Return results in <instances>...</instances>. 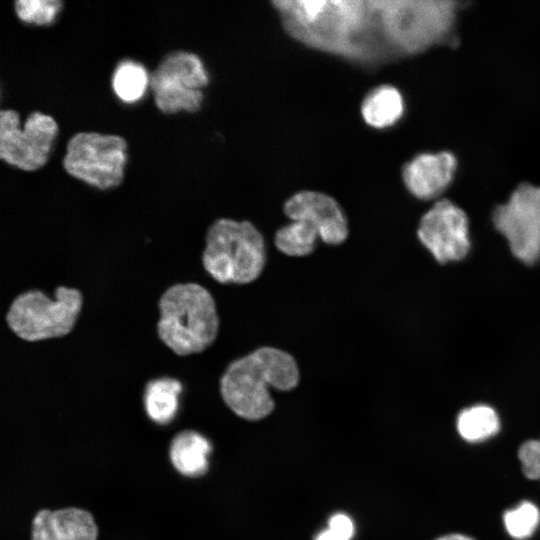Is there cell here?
Masks as SVG:
<instances>
[{
  "instance_id": "cell-1",
  "label": "cell",
  "mask_w": 540,
  "mask_h": 540,
  "mask_svg": "<svg viewBox=\"0 0 540 540\" xmlns=\"http://www.w3.org/2000/svg\"><path fill=\"white\" fill-rule=\"evenodd\" d=\"M285 31L314 49L363 64L381 56L377 21L369 1L274 0Z\"/></svg>"
},
{
  "instance_id": "cell-2",
  "label": "cell",
  "mask_w": 540,
  "mask_h": 540,
  "mask_svg": "<svg viewBox=\"0 0 540 540\" xmlns=\"http://www.w3.org/2000/svg\"><path fill=\"white\" fill-rule=\"evenodd\" d=\"M300 381L301 369L294 355L280 347L262 345L225 367L219 391L234 414L258 421L274 410L271 389L288 392Z\"/></svg>"
},
{
  "instance_id": "cell-3",
  "label": "cell",
  "mask_w": 540,
  "mask_h": 540,
  "mask_svg": "<svg viewBox=\"0 0 540 540\" xmlns=\"http://www.w3.org/2000/svg\"><path fill=\"white\" fill-rule=\"evenodd\" d=\"M158 307L157 334L176 355L200 353L215 342L220 319L215 299L204 286L176 283L162 293Z\"/></svg>"
},
{
  "instance_id": "cell-4",
  "label": "cell",
  "mask_w": 540,
  "mask_h": 540,
  "mask_svg": "<svg viewBox=\"0 0 540 540\" xmlns=\"http://www.w3.org/2000/svg\"><path fill=\"white\" fill-rule=\"evenodd\" d=\"M283 213L290 222L276 230L273 244L285 256L304 258L316 251L319 240L335 247L349 237V222L343 208L326 193L299 191L284 202Z\"/></svg>"
},
{
  "instance_id": "cell-5",
  "label": "cell",
  "mask_w": 540,
  "mask_h": 540,
  "mask_svg": "<svg viewBox=\"0 0 540 540\" xmlns=\"http://www.w3.org/2000/svg\"><path fill=\"white\" fill-rule=\"evenodd\" d=\"M201 261L219 284L250 285L267 266L266 240L249 220L218 218L207 229Z\"/></svg>"
},
{
  "instance_id": "cell-6",
  "label": "cell",
  "mask_w": 540,
  "mask_h": 540,
  "mask_svg": "<svg viewBox=\"0 0 540 540\" xmlns=\"http://www.w3.org/2000/svg\"><path fill=\"white\" fill-rule=\"evenodd\" d=\"M385 41L406 53L421 51L439 41L450 29L454 2L370 0Z\"/></svg>"
},
{
  "instance_id": "cell-7",
  "label": "cell",
  "mask_w": 540,
  "mask_h": 540,
  "mask_svg": "<svg viewBox=\"0 0 540 540\" xmlns=\"http://www.w3.org/2000/svg\"><path fill=\"white\" fill-rule=\"evenodd\" d=\"M52 300L40 290L16 296L6 313V323L20 339L35 342L67 335L73 329L82 308L78 289L59 286Z\"/></svg>"
},
{
  "instance_id": "cell-8",
  "label": "cell",
  "mask_w": 540,
  "mask_h": 540,
  "mask_svg": "<svg viewBox=\"0 0 540 540\" xmlns=\"http://www.w3.org/2000/svg\"><path fill=\"white\" fill-rule=\"evenodd\" d=\"M127 142L118 135L78 132L67 142L63 167L72 177L100 190L113 189L124 177Z\"/></svg>"
},
{
  "instance_id": "cell-9",
  "label": "cell",
  "mask_w": 540,
  "mask_h": 540,
  "mask_svg": "<svg viewBox=\"0 0 540 540\" xmlns=\"http://www.w3.org/2000/svg\"><path fill=\"white\" fill-rule=\"evenodd\" d=\"M209 82L208 72L200 57L192 52L177 50L162 58L150 73L149 87L157 108L167 114L180 110L196 112Z\"/></svg>"
},
{
  "instance_id": "cell-10",
  "label": "cell",
  "mask_w": 540,
  "mask_h": 540,
  "mask_svg": "<svg viewBox=\"0 0 540 540\" xmlns=\"http://www.w3.org/2000/svg\"><path fill=\"white\" fill-rule=\"evenodd\" d=\"M58 126L54 118L40 111L31 112L20 128L13 109L0 111V158L24 171H34L48 160Z\"/></svg>"
},
{
  "instance_id": "cell-11",
  "label": "cell",
  "mask_w": 540,
  "mask_h": 540,
  "mask_svg": "<svg viewBox=\"0 0 540 540\" xmlns=\"http://www.w3.org/2000/svg\"><path fill=\"white\" fill-rule=\"evenodd\" d=\"M496 229L507 239L512 253L526 264L540 258V187L520 185L493 213Z\"/></svg>"
},
{
  "instance_id": "cell-12",
  "label": "cell",
  "mask_w": 540,
  "mask_h": 540,
  "mask_svg": "<svg viewBox=\"0 0 540 540\" xmlns=\"http://www.w3.org/2000/svg\"><path fill=\"white\" fill-rule=\"evenodd\" d=\"M417 236L439 263L460 260L470 249L468 218L449 200L436 202L422 216Z\"/></svg>"
},
{
  "instance_id": "cell-13",
  "label": "cell",
  "mask_w": 540,
  "mask_h": 540,
  "mask_svg": "<svg viewBox=\"0 0 540 540\" xmlns=\"http://www.w3.org/2000/svg\"><path fill=\"white\" fill-rule=\"evenodd\" d=\"M455 169L456 158L450 152L422 153L404 165L402 179L413 196L427 200L448 186Z\"/></svg>"
},
{
  "instance_id": "cell-14",
  "label": "cell",
  "mask_w": 540,
  "mask_h": 540,
  "mask_svg": "<svg viewBox=\"0 0 540 540\" xmlns=\"http://www.w3.org/2000/svg\"><path fill=\"white\" fill-rule=\"evenodd\" d=\"M97 535L94 517L81 508L42 509L32 521L31 540H97Z\"/></svg>"
},
{
  "instance_id": "cell-15",
  "label": "cell",
  "mask_w": 540,
  "mask_h": 540,
  "mask_svg": "<svg viewBox=\"0 0 540 540\" xmlns=\"http://www.w3.org/2000/svg\"><path fill=\"white\" fill-rule=\"evenodd\" d=\"M211 444L199 432L185 430L178 433L170 444L169 456L174 468L187 477H199L208 469Z\"/></svg>"
},
{
  "instance_id": "cell-16",
  "label": "cell",
  "mask_w": 540,
  "mask_h": 540,
  "mask_svg": "<svg viewBox=\"0 0 540 540\" xmlns=\"http://www.w3.org/2000/svg\"><path fill=\"white\" fill-rule=\"evenodd\" d=\"M361 116L376 129L394 125L402 117L404 101L400 91L391 85H380L370 90L362 100Z\"/></svg>"
},
{
  "instance_id": "cell-17",
  "label": "cell",
  "mask_w": 540,
  "mask_h": 540,
  "mask_svg": "<svg viewBox=\"0 0 540 540\" xmlns=\"http://www.w3.org/2000/svg\"><path fill=\"white\" fill-rule=\"evenodd\" d=\"M182 384L175 378L162 377L149 381L144 390V407L157 424H167L176 415Z\"/></svg>"
},
{
  "instance_id": "cell-18",
  "label": "cell",
  "mask_w": 540,
  "mask_h": 540,
  "mask_svg": "<svg viewBox=\"0 0 540 540\" xmlns=\"http://www.w3.org/2000/svg\"><path fill=\"white\" fill-rule=\"evenodd\" d=\"M150 74L143 64L131 59L120 61L115 67L111 85L116 96L126 103L138 101L145 94Z\"/></svg>"
},
{
  "instance_id": "cell-19",
  "label": "cell",
  "mask_w": 540,
  "mask_h": 540,
  "mask_svg": "<svg viewBox=\"0 0 540 540\" xmlns=\"http://www.w3.org/2000/svg\"><path fill=\"white\" fill-rule=\"evenodd\" d=\"M500 420L496 411L486 405L464 409L457 418V430L468 442H481L496 435Z\"/></svg>"
},
{
  "instance_id": "cell-20",
  "label": "cell",
  "mask_w": 540,
  "mask_h": 540,
  "mask_svg": "<svg viewBox=\"0 0 540 540\" xmlns=\"http://www.w3.org/2000/svg\"><path fill=\"white\" fill-rule=\"evenodd\" d=\"M503 522L506 531L512 538L523 540L532 536L537 529L540 522V511L534 503L523 501L505 512Z\"/></svg>"
},
{
  "instance_id": "cell-21",
  "label": "cell",
  "mask_w": 540,
  "mask_h": 540,
  "mask_svg": "<svg viewBox=\"0 0 540 540\" xmlns=\"http://www.w3.org/2000/svg\"><path fill=\"white\" fill-rule=\"evenodd\" d=\"M62 5L61 0H17L14 2L18 18L26 23L37 25L54 22Z\"/></svg>"
},
{
  "instance_id": "cell-22",
  "label": "cell",
  "mask_w": 540,
  "mask_h": 540,
  "mask_svg": "<svg viewBox=\"0 0 540 540\" xmlns=\"http://www.w3.org/2000/svg\"><path fill=\"white\" fill-rule=\"evenodd\" d=\"M354 523L344 513H336L328 520V527L320 531L314 540H351L354 535Z\"/></svg>"
},
{
  "instance_id": "cell-23",
  "label": "cell",
  "mask_w": 540,
  "mask_h": 540,
  "mask_svg": "<svg viewBox=\"0 0 540 540\" xmlns=\"http://www.w3.org/2000/svg\"><path fill=\"white\" fill-rule=\"evenodd\" d=\"M518 458L526 478L540 480V440H528L518 450Z\"/></svg>"
},
{
  "instance_id": "cell-24",
  "label": "cell",
  "mask_w": 540,
  "mask_h": 540,
  "mask_svg": "<svg viewBox=\"0 0 540 540\" xmlns=\"http://www.w3.org/2000/svg\"><path fill=\"white\" fill-rule=\"evenodd\" d=\"M435 540H474V539L463 534L453 533V534H447V535L438 537Z\"/></svg>"
}]
</instances>
